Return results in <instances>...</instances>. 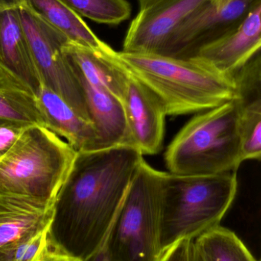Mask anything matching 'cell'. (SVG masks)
<instances>
[{"label": "cell", "instance_id": "obj_2", "mask_svg": "<svg viewBox=\"0 0 261 261\" xmlns=\"http://www.w3.org/2000/svg\"><path fill=\"white\" fill-rule=\"evenodd\" d=\"M123 67L148 87L167 116L199 113L238 97L235 79L222 76L195 58L116 52Z\"/></svg>", "mask_w": 261, "mask_h": 261}, {"label": "cell", "instance_id": "obj_11", "mask_svg": "<svg viewBox=\"0 0 261 261\" xmlns=\"http://www.w3.org/2000/svg\"><path fill=\"white\" fill-rule=\"evenodd\" d=\"M0 75L27 89L35 97L42 87L17 0H0Z\"/></svg>", "mask_w": 261, "mask_h": 261}, {"label": "cell", "instance_id": "obj_9", "mask_svg": "<svg viewBox=\"0 0 261 261\" xmlns=\"http://www.w3.org/2000/svg\"><path fill=\"white\" fill-rule=\"evenodd\" d=\"M207 0H159L140 9L129 25L122 51L162 55L175 31Z\"/></svg>", "mask_w": 261, "mask_h": 261}, {"label": "cell", "instance_id": "obj_13", "mask_svg": "<svg viewBox=\"0 0 261 261\" xmlns=\"http://www.w3.org/2000/svg\"><path fill=\"white\" fill-rule=\"evenodd\" d=\"M76 79L82 89L90 119L98 134L95 150L132 146L122 101L103 86Z\"/></svg>", "mask_w": 261, "mask_h": 261}, {"label": "cell", "instance_id": "obj_4", "mask_svg": "<svg viewBox=\"0 0 261 261\" xmlns=\"http://www.w3.org/2000/svg\"><path fill=\"white\" fill-rule=\"evenodd\" d=\"M164 159L169 173L179 176L237 173L243 161L236 99L197 113L173 138Z\"/></svg>", "mask_w": 261, "mask_h": 261}, {"label": "cell", "instance_id": "obj_20", "mask_svg": "<svg viewBox=\"0 0 261 261\" xmlns=\"http://www.w3.org/2000/svg\"><path fill=\"white\" fill-rule=\"evenodd\" d=\"M79 16L100 24L116 25L129 19L131 6L127 0H60Z\"/></svg>", "mask_w": 261, "mask_h": 261}, {"label": "cell", "instance_id": "obj_15", "mask_svg": "<svg viewBox=\"0 0 261 261\" xmlns=\"http://www.w3.org/2000/svg\"><path fill=\"white\" fill-rule=\"evenodd\" d=\"M53 206L0 196V249L50 226Z\"/></svg>", "mask_w": 261, "mask_h": 261}, {"label": "cell", "instance_id": "obj_1", "mask_svg": "<svg viewBox=\"0 0 261 261\" xmlns=\"http://www.w3.org/2000/svg\"><path fill=\"white\" fill-rule=\"evenodd\" d=\"M144 160L130 145L78 152L54 202V242L82 260L93 257L105 244Z\"/></svg>", "mask_w": 261, "mask_h": 261}, {"label": "cell", "instance_id": "obj_26", "mask_svg": "<svg viewBox=\"0 0 261 261\" xmlns=\"http://www.w3.org/2000/svg\"><path fill=\"white\" fill-rule=\"evenodd\" d=\"M189 261H204L200 253L194 245V240L192 241L189 250Z\"/></svg>", "mask_w": 261, "mask_h": 261}, {"label": "cell", "instance_id": "obj_8", "mask_svg": "<svg viewBox=\"0 0 261 261\" xmlns=\"http://www.w3.org/2000/svg\"><path fill=\"white\" fill-rule=\"evenodd\" d=\"M261 0H207L175 31L162 56L188 59L235 29Z\"/></svg>", "mask_w": 261, "mask_h": 261}, {"label": "cell", "instance_id": "obj_14", "mask_svg": "<svg viewBox=\"0 0 261 261\" xmlns=\"http://www.w3.org/2000/svg\"><path fill=\"white\" fill-rule=\"evenodd\" d=\"M36 99L46 128L64 138L76 152L95 150L98 134L91 122L45 86L42 85Z\"/></svg>", "mask_w": 261, "mask_h": 261}, {"label": "cell", "instance_id": "obj_7", "mask_svg": "<svg viewBox=\"0 0 261 261\" xmlns=\"http://www.w3.org/2000/svg\"><path fill=\"white\" fill-rule=\"evenodd\" d=\"M18 3L20 18L42 85L57 93L81 117L92 123L82 89L64 54V47L70 41L24 5Z\"/></svg>", "mask_w": 261, "mask_h": 261}, {"label": "cell", "instance_id": "obj_24", "mask_svg": "<svg viewBox=\"0 0 261 261\" xmlns=\"http://www.w3.org/2000/svg\"><path fill=\"white\" fill-rule=\"evenodd\" d=\"M192 241L193 239L179 241L164 251L159 261H189Z\"/></svg>", "mask_w": 261, "mask_h": 261}, {"label": "cell", "instance_id": "obj_23", "mask_svg": "<svg viewBox=\"0 0 261 261\" xmlns=\"http://www.w3.org/2000/svg\"><path fill=\"white\" fill-rule=\"evenodd\" d=\"M26 128L12 124L0 125V158L12 148Z\"/></svg>", "mask_w": 261, "mask_h": 261}, {"label": "cell", "instance_id": "obj_22", "mask_svg": "<svg viewBox=\"0 0 261 261\" xmlns=\"http://www.w3.org/2000/svg\"><path fill=\"white\" fill-rule=\"evenodd\" d=\"M32 261H84L60 248L52 239L49 230L47 239Z\"/></svg>", "mask_w": 261, "mask_h": 261}, {"label": "cell", "instance_id": "obj_18", "mask_svg": "<svg viewBox=\"0 0 261 261\" xmlns=\"http://www.w3.org/2000/svg\"><path fill=\"white\" fill-rule=\"evenodd\" d=\"M3 124L46 128L33 93L0 75V125Z\"/></svg>", "mask_w": 261, "mask_h": 261}, {"label": "cell", "instance_id": "obj_19", "mask_svg": "<svg viewBox=\"0 0 261 261\" xmlns=\"http://www.w3.org/2000/svg\"><path fill=\"white\" fill-rule=\"evenodd\" d=\"M204 261H257L240 239L228 228H212L194 239Z\"/></svg>", "mask_w": 261, "mask_h": 261}, {"label": "cell", "instance_id": "obj_5", "mask_svg": "<svg viewBox=\"0 0 261 261\" xmlns=\"http://www.w3.org/2000/svg\"><path fill=\"white\" fill-rule=\"evenodd\" d=\"M237 173L179 176L165 173L160 226L164 251L220 225L235 199Z\"/></svg>", "mask_w": 261, "mask_h": 261}, {"label": "cell", "instance_id": "obj_27", "mask_svg": "<svg viewBox=\"0 0 261 261\" xmlns=\"http://www.w3.org/2000/svg\"><path fill=\"white\" fill-rule=\"evenodd\" d=\"M137 1L139 6V9H140L148 7V6H151L152 4L156 3V2L159 1V0H137Z\"/></svg>", "mask_w": 261, "mask_h": 261}, {"label": "cell", "instance_id": "obj_12", "mask_svg": "<svg viewBox=\"0 0 261 261\" xmlns=\"http://www.w3.org/2000/svg\"><path fill=\"white\" fill-rule=\"evenodd\" d=\"M128 73L124 108L130 143L143 155L156 154L165 135V109L148 87Z\"/></svg>", "mask_w": 261, "mask_h": 261}, {"label": "cell", "instance_id": "obj_6", "mask_svg": "<svg viewBox=\"0 0 261 261\" xmlns=\"http://www.w3.org/2000/svg\"><path fill=\"white\" fill-rule=\"evenodd\" d=\"M165 172L143 161L105 242L113 261H159Z\"/></svg>", "mask_w": 261, "mask_h": 261}, {"label": "cell", "instance_id": "obj_3", "mask_svg": "<svg viewBox=\"0 0 261 261\" xmlns=\"http://www.w3.org/2000/svg\"><path fill=\"white\" fill-rule=\"evenodd\" d=\"M77 153L52 130L28 127L0 158V196L53 206Z\"/></svg>", "mask_w": 261, "mask_h": 261}, {"label": "cell", "instance_id": "obj_21", "mask_svg": "<svg viewBox=\"0 0 261 261\" xmlns=\"http://www.w3.org/2000/svg\"><path fill=\"white\" fill-rule=\"evenodd\" d=\"M50 226L16 243L1 248L0 261L33 260L45 242Z\"/></svg>", "mask_w": 261, "mask_h": 261}, {"label": "cell", "instance_id": "obj_10", "mask_svg": "<svg viewBox=\"0 0 261 261\" xmlns=\"http://www.w3.org/2000/svg\"><path fill=\"white\" fill-rule=\"evenodd\" d=\"M261 47V2L228 33L201 47L192 58L216 73L234 78Z\"/></svg>", "mask_w": 261, "mask_h": 261}, {"label": "cell", "instance_id": "obj_25", "mask_svg": "<svg viewBox=\"0 0 261 261\" xmlns=\"http://www.w3.org/2000/svg\"><path fill=\"white\" fill-rule=\"evenodd\" d=\"M87 261H113L110 258V254L107 251V248H106L105 244L104 246L93 256L90 257L89 260Z\"/></svg>", "mask_w": 261, "mask_h": 261}, {"label": "cell", "instance_id": "obj_17", "mask_svg": "<svg viewBox=\"0 0 261 261\" xmlns=\"http://www.w3.org/2000/svg\"><path fill=\"white\" fill-rule=\"evenodd\" d=\"M239 132L242 161L261 158V81L247 80L237 84Z\"/></svg>", "mask_w": 261, "mask_h": 261}, {"label": "cell", "instance_id": "obj_16", "mask_svg": "<svg viewBox=\"0 0 261 261\" xmlns=\"http://www.w3.org/2000/svg\"><path fill=\"white\" fill-rule=\"evenodd\" d=\"M70 42L93 50L109 47L101 41L81 16L60 0H17Z\"/></svg>", "mask_w": 261, "mask_h": 261}]
</instances>
